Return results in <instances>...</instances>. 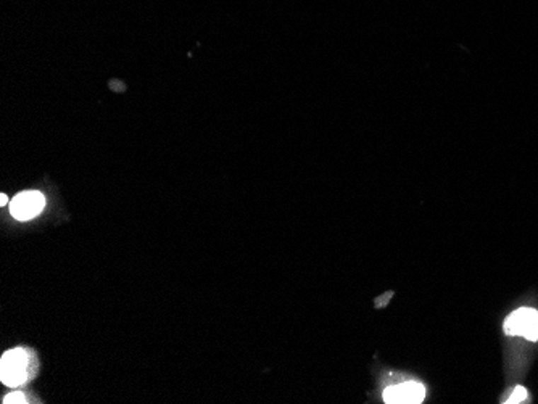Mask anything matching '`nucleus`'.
I'll use <instances>...</instances> for the list:
<instances>
[{"instance_id": "nucleus-1", "label": "nucleus", "mask_w": 538, "mask_h": 404, "mask_svg": "<svg viewBox=\"0 0 538 404\" xmlns=\"http://www.w3.org/2000/svg\"><path fill=\"white\" fill-rule=\"evenodd\" d=\"M38 372V356L31 350H8L0 361V380L8 386H20L34 379Z\"/></svg>"}, {"instance_id": "nucleus-2", "label": "nucleus", "mask_w": 538, "mask_h": 404, "mask_svg": "<svg viewBox=\"0 0 538 404\" xmlns=\"http://www.w3.org/2000/svg\"><path fill=\"white\" fill-rule=\"evenodd\" d=\"M508 335H520L530 342L538 340V311L532 308H520L505 321Z\"/></svg>"}, {"instance_id": "nucleus-3", "label": "nucleus", "mask_w": 538, "mask_h": 404, "mask_svg": "<svg viewBox=\"0 0 538 404\" xmlns=\"http://www.w3.org/2000/svg\"><path fill=\"white\" fill-rule=\"evenodd\" d=\"M45 198L38 190H26L16 195L10 202V214L18 221H29L42 212Z\"/></svg>"}, {"instance_id": "nucleus-4", "label": "nucleus", "mask_w": 538, "mask_h": 404, "mask_svg": "<svg viewBox=\"0 0 538 404\" xmlns=\"http://www.w3.org/2000/svg\"><path fill=\"white\" fill-rule=\"evenodd\" d=\"M382 396L389 404H419L424 401L425 388L418 382H403L385 388Z\"/></svg>"}, {"instance_id": "nucleus-5", "label": "nucleus", "mask_w": 538, "mask_h": 404, "mask_svg": "<svg viewBox=\"0 0 538 404\" xmlns=\"http://www.w3.org/2000/svg\"><path fill=\"white\" fill-rule=\"evenodd\" d=\"M527 396H529V395H527V390L522 388V386H516V390L513 391L511 396L508 398V401H506V403H514V404H516V403H522V401L527 400Z\"/></svg>"}, {"instance_id": "nucleus-6", "label": "nucleus", "mask_w": 538, "mask_h": 404, "mask_svg": "<svg viewBox=\"0 0 538 404\" xmlns=\"http://www.w3.org/2000/svg\"><path fill=\"white\" fill-rule=\"evenodd\" d=\"M4 403L5 404H16V403H28V398L26 395L20 393V391H15V393H10L4 398Z\"/></svg>"}, {"instance_id": "nucleus-7", "label": "nucleus", "mask_w": 538, "mask_h": 404, "mask_svg": "<svg viewBox=\"0 0 538 404\" xmlns=\"http://www.w3.org/2000/svg\"><path fill=\"white\" fill-rule=\"evenodd\" d=\"M7 203H8V198H7V195H5V193H2V195H0V204L4 207V204H7Z\"/></svg>"}]
</instances>
